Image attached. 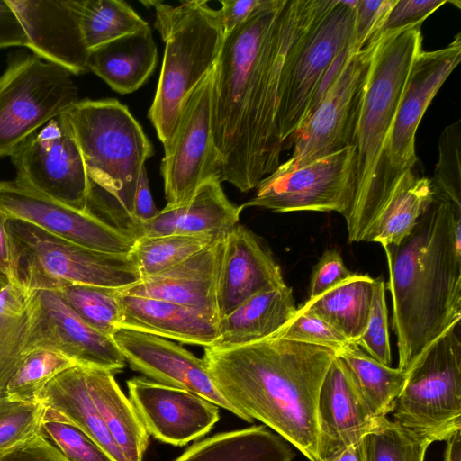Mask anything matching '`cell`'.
<instances>
[{
	"mask_svg": "<svg viewBox=\"0 0 461 461\" xmlns=\"http://www.w3.org/2000/svg\"><path fill=\"white\" fill-rule=\"evenodd\" d=\"M336 0H263L225 35L214 68L213 140L226 181L242 193L281 164L276 127L284 67Z\"/></svg>",
	"mask_w": 461,
	"mask_h": 461,
	"instance_id": "cell-1",
	"label": "cell"
},
{
	"mask_svg": "<svg viewBox=\"0 0 461 461\" xmlns=\"http://www.w3.org/2000/svg\"><path fill=\"white\" fill-rule=\"evenodd\" d=\"M335 356L324 347L270 336L242 346L204 348L202 358L240 419L261 421L318 461V396Z\"/></svg>",
	"mask_w": 461,
	"mask_h": 461,
	"instance_id": "cell-2",
	"label": "cell"
},
{
	"mask_svg": "<svg viewBox=\"0 0 461 461\" xmlns=\"http://www.w3.org/2000/svg\"><path fill=\"white\" fill-rule=\"evenodd\" d=\"M397 338L398 368L461 319V209L435 198L411 234L383 246Z\"/></svg>",
	"mask_w": 461,
	"mask_h": 461,
	"instance_id": "cell-3",
	"label": "cell"
},
{
	"mask_svg": "<svg viewBox=\"0 0 461 461\" xmlns=\"http://www.w3.org/2000/svg\"><path fill=\"white\" fill-rule=\"evenodd\" d=\"M420 27L411 25L381 34L373 55L356 131V191L344 217L348 242L366 241L395 185L385 150L409 70L422 50Z\"/></svg>",
	"mask_w": 461,
	"mask_h": 461,
	"instance_id": "cell-4",
	"label": "cell"
},
{
	"mask_svg": "<svg viewBox=\"0 0 461 461\" xmlns=\"http://www.w3.org/2000/svg\"><path fill=\"white\" fill-rule=\"evenodd\" d=\"M90 182L87 209L134 233L138 180L152 144L128 107L115 98L82 99L63 113Z\"/></svg>",
	"mask_w": 461,
	"mask_h": 461,
	"instance_id": "cell-5",
	"label": "cell"
},
{
	"mask_svg": "<svg viewBox=\"0 0 461 461\" xmlns=\"http://www.w3.org/2000/svg\"><path fill=\"white\" fill-rule=\"evenodd\" d=\"M37 350L113 374L126 364L113 338L87 325L55 291L10 283L0 293V398L21 360Z\"/></svg>",
	"mask_w": 461,
	"mask_h": 461,
	"instance_id": "cell-6",
	"label": "cell"
},
{
	"mask_svg": "<svg viewBox=\"0 0 461 461\" xmlns=\"http://www.w3.org/2000/svg\"><path fill=\"white\" fill-rule=\"evenodd\" d=\"M141 3L154 8L155 27L165 42L158 84L148 117L166 147L186 98L215 66L225 33L219 9L211 7L207 1L189 0L177 5L160 1Z\"/></svg>",
	"mask_w": 461,
	"mask_h": 461,
	"instance_id": "cell-7",
	"label": "cell"
},
{
	"mask_svg": "<svg viewBox=\"0 0 461 461\" xmlns=\"http://www.w3.org/2000/svg\"><path fill=\"white\" fill-rule=\"evenodd\" d=\"M13 284L57 290L71 284L120 289L141 276L130 254L103 252L49 233L27 221L7 217Z\"/></svg>",
	"mask_w": 461,
	"mask_h": 461,
	"instance_id": "cell-8",
	"label": "cell"
},
{
	"mask_svg": "<svg viewBox=\"0 0 461 461\" xmlns=\"http://www.w3.org/2000/svg\"><path fill=\"white\" fill-rule=\"evenodd\" d=\"M460 321L429 345L407 369L393 420L434 441L461 429Z\"/></svg>",
	"mask_w": 461,
	"mask_h": 461,
	"instance_id": "cell-9",
	"label": "cell"
},
{
	"mask_svg": "<svg viewBox=\"0 0 461 461\" xmlns=\"http://www.w3.org/2000/svg\"><path fill=\"white\" fill-rule=\"evenodd\" d=\"M78 100L69 71L32 52L14 54L0 76V158Z\"/></svg>",
	"mask_w": 461,
	"mask_h": 461,
	"instance_id": "cell-10",
	"label": "cell"
},
{
	"mask_svg": "<svg viewBox=\"0 0 461 461\" xmlns=\"http://www.w3.org/2000/svg\"><path fill=\"white\" fill-rule=\"evenodd\" d=\"M358 0H336L305 34L281 77L276 127L283 149L292 143L316 89L339 54L353 42Z\"/></svg>",
	"mask_w": 461,
	"mask_h": 461,
	"instance_id": "cell-11",
	"label": "cell"
},
{
	"mask_svg": "<svg viewBox=\"0 0 461 461\" xmlns=\"http://www.w3.org/2000/svg\"><path fill=\"white\" fill-rule=\"evenodd\" d=\"M381 34L353 52L335 84L294 136L291 157L274 171L286 173L344 148L356 131L371 61Z\"/></svg>",
	"mask_w": 461,
	"mask_h": 461,
	"instance_id": "cell-12",
	"label": "cell"
},
{
	"mask_svg": "<svg viewBox=\"0 0 461 461\" xmlns=\"http://www.w3.org/2000/svg\"><path fill=\"white\" fill-rule=\"evenodd\" d=\"M357 174V149L349 146L293 171L273 172L242 205L278 213L337 212L345 217L353 203Z\"/></svg>",
	"mask_w": 461,
	"mask_h": 461,
	"instance_id": "cell-13",
	"label": "cell"
},
{
	"mask_svg": "<svg viewBox=\"0 0 461 461\" xmlns=\"http://www.w3.org/2000/svg\"><path fill=\"white\" fill-rule=\"evenodd\" d=\"M214 68L186 98L175 132L164 147L160 169L167 207L186 203L208 180H221L213 140Z\"/></svg>",
	"mask_w": 461,
	"mask_h": 461,
	"instance_id": "cell-14",
	"label": "cell"
},
{
	"mask_svg": "<svg viewBox=\"0 0 461 461\" xmlns=\"http://www.w3.org/2000/svg\"><path fill=\"white\" fill-rule=\"evenodd\" d=\"M10 158L17 180L63 204L88 210L89 178L62 113L29 136Z\"/></svg>",
	"mask_w": 461,
	"mask_h": 461,
	"instance_id": "cell-15",
	"label": "cell"
},
{
	"mask_svg": "<svg viewBox=\"0 0 461 461\" xmlns=\"http://www.w3.org/2000/svg\"><path fill=\"white\" fill-rule=\"evenodd\" d=\"M0 211L88 249L130 254L136 238L94 214L55 201L17 180L0 181Z\"/></svg>",
	"mask_w": 461,
	"mask_h": 461,
	"instance_id": "cell-16",
	"label": "cell"
},
{
	"mask_svg": "<svg viewBox=\"0 0 461 461\" xmlns=\"http://www.w3.org/2000/svg\"><path fill=\"white\" fill-rule=\"evenodd\" d=\"M461 60V33L445 48L420 50L414 58L388 137L385 158L393 181L418 161L415 136L432 99Z\"/></svg>",
	"mask_w": 461,
	"mask_h": 461,
	"instance_id": "cell-17",
	"label": "cell"
},
{
	"mask_svg": "<svg viewBox=\"0 0 461 461\" xmlns=\"http://www.w3.org/2000/svg\"><path fill=\"white\" fill-rule=\"evenodd\" d=\"M129 399L148 433L184 446L207 434L220 419L219 407L190 391L145 377L127 381Z\"/></svg>",
	"mask_w": 461,
	"mask_h": 461,
	"instance_id": "cell-18",
	"label": "cell"
},
{
	"mask_svg": "<svg viewBox=\"0 0 461 461\" xmlns=\"http://www.w3.org/2000/svg\"><path fill=\"white\" fill-rule=\"evenodd\" d=\"M111 337L131 369L157 383L196 393L240 418L216 388L203 358L149 333L119 327Z\"/></svg>",
	"mask_w": 461,
	"mask_h": 461,
	"instance_id": "cell-19",
	"label": "cell"
},
{
	"mask_svg": "<svg viewBox=\"0 0 461 461\" xmlns=\"http://www.w3.org/2000/svg\"><path fill=\"white\" fill-rule=\"evenodd\" d=\"M27 37V48L73 76L88 70L80 27L81 0H7Z\"/></svg>",
	"mask_w": 461,
	"mask_h": 461,
	"instance_id": "cell-20",
	"label": "cell"
},
{
	"mask_svg": "<svg viewBox=\"0 0 461 461\" xmlns=\"http://www.w3.org/2000/svg\"><path fill=\"white\" fill-rule=\"evenodd\" d=\"M377 418L363 400L345 364L335 356L318 396V461L357 445Z\"/></svg>",
	"mask_w": 461,
	"mask_h": 461,
	"instance_id": "cell-21",
	"label": "cell"
},
{
	"mask_svg": "<svg viewBox=\"0 0 461 461\" xmlns=\"http://www.w3.org/2000/svg\"><path fill=\"white\" fill-rule=\"evenodd\" d=\"M285 284L269 249L250 230L237 224L225 237L216 288L219 320L251 296Z\"/></svg>",
	"mask_w": 461,
	"mask_h": 461,
	"instance_id": "cell-22",
	"label": "cell"
},
{
	"mask_svg": "<svg viewBox=\"0 0 461 461\" xmlns=\"http://www.w3.org/2000/svg\"><path fill=\"white\" fill-rule=\"evenodd\" d=\"M224 243L225 237L220 238L185 261L117 290L123 294L164 300L217 315L216 288Z\"/></svg>",
	"mask_w": 461,
	"mask_h": 461,
	"instance_id": "cell-23",
	"label": "cell"
},
{
	"mask_svg": "<svg viewBox=\"0 0 461 461\" xmlns=\"http://www.w3.org/2000/svg\"><path fill=\"white\" fill-rule=\"evenodd\" d=\"M120 326L181 343L212 347L219 338L216 314L164 300L118 292Z\"/></svg>",
	"mask_w": 461,
	"mask_h": 461,
	"instance_id": "cell-24",
	"label": "cell"
},
{
	"mask_svg": "<svg viewBox=\"0 0 461 461\" xmlns=\"http://www.w3.org/2000/svg\"><path fill=\"white\" fill-rule=\"evenodd\" d=\"M243 205L226 196L219 178L203 183L186 203L166 206L149 221L139 224L136 239L162 235L226 237L238 224Z\"/></svg>",
	"mask_w": 461,
	"mask_h": 461,
	"instance_id": "cell-25",
	"label": "cell"
},
{
	"mask_svg": "<svg viewBox=\"0 0 461 461\" xmlns=\"http://www.w3.org/2000/svg\"><path fill=\"white\" fill-rule=\"evenodd\" d=\"M286 284L262 291L219 320V338L212 347L231 348L272 336L296 313Z\"/></svg>",
	"mask_w": 461,
	"mask_h": 461,
	"instance_id": "cell-26",
	"label": "cell"
},
{
	"mask_svg": "<svg viewBox=\"0 0 461 461\" xmlns=\"http://www.w3.org/2000/svg\"><path fill=\"white\" fill-rule=\"evenodd\" d=\"M158 62V49L149 25L91 51L88 70L112 89L125 95L139 89Z\"/></svg>",
	"mask_w": 461,
	"mask_h": 461,
	"instance_id": "cell-27",
	"label": "cell"
},
{
	"mask_svg": "<svg viewBox=\"0 0 461 461\" xmlns=\"http://www.w3.org/2000/svg\"><path fill=\"white\" fill-rule=\"evenodd\" d=\"M91 398L115 445L127 461H142L149 434L113 373L84 366Z\"/></svg>",
	"mask_w": 461,
	"mask_h": 461,
	"instance_id": "cell-28",
	"label": "cell"
},
{
	"mask_svg": "<svg viewBox=\"0 0 461 461\" xmlns=\"http://www.w3.org/2000/svg\"><path fill=\"white\" fill-rule=\"evenodd\" d=\"M40 402L54 409L89 436L113 461H127L106 427L89 393L84 366L75 365L51 379Z\"/></svg>",
	"mask_w": 461,
	"mask_h": 461,
	"instance_id": "cell-29",
	"label": "cell"
},
{
	"mask_svg": "<svg viewBox=\"0 0 461 461\" xmlns=\"http://www.w3.org/2000/svg\"><path fill=\"white\" fill-rule=\"evenodd\" d=\"M289 443L265 426L216 434L188 447L175 461H292Z\"/></svg>",
	"mask_w": 461,
	"mask_h": 461,
	"instance_id": "cell-30",
	"label": "cell"
},
{
	"mask_svg": "<svg viewBox=\"0 0 461 461\" xmlns=\"http://www.w3.org/2000/svg\"><path fill=\"white\" fill-rule=\"evenodd\" d=\"M435 199L431 180L412 169L398 178L384 209L370 229L366 241L397 245L413 230Z\"/></svg>",
	"mask_w": 461,
	"mask_h": 461,
	"instance_id": "cell-31",
	"label": "cell"
},
{
	"mask_svg": "<svg viewBox=\"0 0 461 461\" xmlns=\"http://www.w3.org/2000/svg\"><path fill=\"white\" fill-rule=\"evenodd\" d=\"M374 283L375 278L368 275L353 273L320 296L307 300L298 310L318 315L355 342L368 321Z\"/></svg>",
	"mask_w": 461,
	"mask_h": 461,
	"instance_id": "cell-32",
	"label": "cell"
},
{
	"mask_svg": "<svg viewBox=\"0 0 461 461\" xmlns=\"http://www.w3.org/2000/svg\"><path fill=\"white\" fill-rule=\"evenodd\" d=\"M360 395L376 417L391 413L405 384L408 372L384 366L355 342L338 351Z\"/></svg>",
	"mask_w": 461,
	"mask_h": 461,
	"instance_id": "cell-33",
	"label": "cell"
},
{
	"mask_svg": "<svg viewBox=\"0 0 461 461\" xmlns=\"http://www.w3.org/2000/svg\"><path fill=\"white\" fill-rule=\"evenodd\" d=\"M149 23L122 0H81L80 27L89 52Z\"/></svg>",
	"mask_w": 461,
	"mask_h": 461,
	"instance_id": "cell-34",
	"label": "cell"
},
{
	"mask_svg": "<svg viewBox=\"0 0 461 461\" xmlns=\"http://www.w3.org/2000/svg\"><path fill=\"white\" fill-rule=\"evenodd\" d=\"M430 444L386 416L378 417L357 445L359 461H424Z\"/></svg>",
	"mask_w": 461,
	"mask_h": 461,
	"instance_id": "cell-35",
	"label": "cell"
},
{
	"mask_svg": "<svg viewBox=\"0 0 461 461\" xmlns=\"http://www.w3.org/2000/svg\"><path fill=\"white\" fill-rule=\"evenodd\" d=\"M218 239L176 234L140 237L136 239L130 255L140 276L147 277L185 261Z\"/></svg>",
	"mask_w": 461,
	"mask_h": 461,
	"instance_id": "cell-36",
	"label": "cell"
},
{
	"mask_svg": "<svg viewBox=\"0 0 461 461\" xmlns=\"http://www.w3.org/2000/svg\"><path fill=\"white\" fill-rule=\"evenodd\" d=\"M55 292L80 319L98 332L112 336L119 328L122 312L117 289L71 284Z\"/></svg>",
	"mask_w": 461,
	"mask_h": 461,
	"instance_id": "cell-37",
	"label": "cell"
},
{
	"mask_svg": "<svg viewBox=\"0 0 461 461\" xmlns=\"http://www.w3.org/2000/svg\"><path fill=\"white\" fill-rule=\"evenodd\" d=\"M76 364L67 357L50 350H37L25 356L17 366L5 390L11 400L40 402L47 384Z\"/></svg>",
	"mask_w": 461,
	"mask_h": 461,
	"instance_id": "cell-38",
	"label": "cell"
},
{
	"mask_svg": "<svg viewBox=\"0 0 461 461\" xmlns=\"http://www.w3.org/2000/svg\"><path fill=\"white\" fill-rule=\"evenodd\" d=\"M41 433L68 461H113L81 429L59 411L45 406Z\"/></svg>",
	"mask_w": 461,
	"mask_h": 461,
	"instance_id": "cell-39",
	"label": "cell"
},
{
	"mask_svg": "<svg viewBox=\"0 0 461 461\" xmlns=\"http://www.w3.org/2000/svg\"><path fill=\"white\" fill-rule=\"evenodd\" d=\"M461 121L447 125L439 137L438 160L431 179L435 198L461 209Z\"/></svg>",
	"mask_w": 461,
	"mask_h": 461,
	"instance_id": "cell-40",
	"label": "cell"
},
{
	"mask_svg": "<svg viewBox=\"0 0 461 461\" xmlns=\"http://www.w3.org/2000/svg\"><path fill=\"white\" fill-rule=\"evenodd\" d=\"M45 406L0 398V458L41 434Z\"/></svg>",
	"mask_w": 461,
	"mask_h": 461,
	"instance_id": "cell-41",
	"label": "cell"
},
{
	"mask_svg": "<svg viewBox=\"0 0 461 461\" xmlns=\"http://www.w3.org/2000/svg\"><path fill=\"white\" fill-rule=\"evenodd\" d=\"M355 343L384 366L392 362L385 284L383 276L375 278L371 308L365 331Z\"/></svg>",
	"mask_w": 461,
	"mask_h": 461,
	"instance_id": "cell-42",
	"label": "cell"
},
{
	"mask_svg": "<svg viewBox=\"0 0 461 461\" xmlns=\"http://www.w3.org/2000/svg\"><path fill=\"white\" fill-rule=\"evenodd\" d=\"M272 337L324 347L335 353L351 342L318 315L298 309L294 316Z\"/></svg>",
	"mask_w": 461,
	"mask_h": 461,
	"instance_id": "cell-43",
	"label": "cell"
},
{
	"mask_svg": "<svg viewBox=\"0 0 461 461\" xmlns=\"http://www.w3.org/2000/svg\"><path fill=\"white\" fill-rule=\"evenodd\" d=\"M397 0H358L353 33V48L360 50L377 35L384 21Z\"/></svg>",
	"mask_w": 461,
	"mask_h": 461,
	"instance_id": "cell-44",
	"label": "cell"
},
{
	"mask_svg": "<svg viewBox=\"0 0 461 461\" xmlns=\"http://www.w3.org/2000/svg\"><path fill=\"white\" fill-rule=\"evenodd\" d=\"M447 3H452V1L397 0L384 21L377 35L411 25L422 24L431 14Z\"/></svg>",
	"mask_w": 461,
	"mask_h": 461,
	"instance_id": "cell-45",
	"label": "cell"
},
{
	"mask_svg": "<svg viewBox=\"0 0 461 461\" xmlns=\"http://www.w3.org/2000/svg\"><path fill=\"white\" fill-rule=\"evenodd\" d=\"M352 274L345 266L338 249H327L312 268L308 300L320 296Z\"/></svg>",
	"mask_w": 461,
	"mask_h": 461,
	"instance_id": "cell-46",
	"label": "cell"
},
{
	"mask_svg": "<svg viewBox=\"0 0 461 461\" xmlns=\"http://www.w3.org/2000/svg\"><path fill=\"white\" fill-rule=\"evenodd\" d=\"M0 461H68L61 452L41 433L14 448Z\"/></svg>",
	"mask_w": 461,
	"mask_h": 461,
	"instance_id": "cell-47",
	"label": "cell"
},
{
	"mask_svg": "<svg viewBox=\"0 0 461 461\" xmlns=\"http://www.w3.org/2000/svg\"><path fill=\"white\" fill-rule=\"evenodd\" d=\"M28 43L24 30L7 0H0V49Z\"/></svg>",
	"mask_w": 461,
	"mask_h": 461,
	"instance_id": "cell-48",
	"label": "cell"
},
{
	"mask_svg": "<svg viewBox=\"0 0 461 461\" xmlns=\"http://www.w3.org/2000/svg\"><path fill=\"white\" fill-rule=\"evenodd\" d=\"M158 212L151 195L146 167H143L138 180L131 214L134 236L137 226L153 219Z\"/></svg>",
	"mask_w": 461,
	"mask_h": 461,
	"instance_id": "cell-49",
	"label": "cell"
},
{
	"mask_svg": "<svg viewBox=\"0 0 461 461\" xmlns=\"http://www.w3.org/2000/svg\"><path fill=\"white\" fill-rule=\"evenodd\" d=\"M219 13L225 35L247 21L263 0H221Z\"/></svg>",
	"mask_w": 461,
	"mask_h": 461,
	"instance_id": "cell-50",
	"label": "cell"
},
{
	"mask_svg": "<svg viewBox=\"0 0 461 461\" xmlns=\"http://www.w3.org/2000/svg\"><path fill=\"white\" fill-rule=\"evenodd\" d=\"M6 219L7 216L0 211V272L12 283L13 268L9 240L5 229Z\"/></svg>",
	"mask_w": 461,
	"mask_h": 461,
	"instance_id": "cell-51",
	"label": "cell"
},
{
	"mask_svg": "<svg viewBox=\"0 0 461 461\" xmlns=\"http://www.w3.org/2000/svg\"><path fill=\"white\" fill-rule=\"evenodd\" d=\"M447 441L445 461H461V429L456 430Z\"/></svg>",
	"mask_w": 461,
	"mask_h": 461,
	"instance_id": "cell-52",
	"label": "cell"
},
{
	"mask_svg": "<svg viewBox=\"0 0 461 461\" xmlns=\"http://www.w3.org/2000/svg\"><path fill=\"white\" fill-rule=\"evenodd\" d=\"M357 445L349 446L323 461H359Z\"/></svg>",
	"mask_w": 461,
	"mask_h": 461,
	"instance_id": "cell-53",
	"label": "cell"
},
{
	"mask_svg": "<svg viewBox=\"0 0 461 461\" xmlns=\"http://www.w3.org/2000/svg\"><path fill=\"white\" fill-rule=\"evenodd\" d=\"M10 284L8 278L0 272V293Z\"/></svg>",
	"mask_w": 461,
	"mask_h": 461,
	"instance_id": "cell-54",
	"label": "cell"
}]
</instances>
